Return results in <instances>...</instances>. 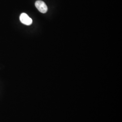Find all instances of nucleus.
<instances>
[{"mask_svg": "<svg viewBox=\"0 0 122 122\" xmlns=\"http://www.w3.org/2000/svg\"><path fill=\"white\" fill-rule=\"evenodd\" d=\"M35 6L39 12L42 13H45L48 11V7L45 3L42 0H37L35 2Z\"/></svg>", "mask_w": 122, "mask_h": 122, "instance_id": "f257e3e1", "label": "nucleus"}, {"mask_svg": "<svg viewBox=\"0 0 122 122\" xmlns=\"http://www.w3.org/2000/svg\"><path fill=\"white\" fill-rule=\"evenodd\" d=\"M20 20L22 24L26 25H30L33 22L32 19L26 13H22L20 15Z\"/></svg>", "mask_w": 122, "mask_h": 122, "instance_id": "f03ea898", "label": "nucleus"}]
</instances>
